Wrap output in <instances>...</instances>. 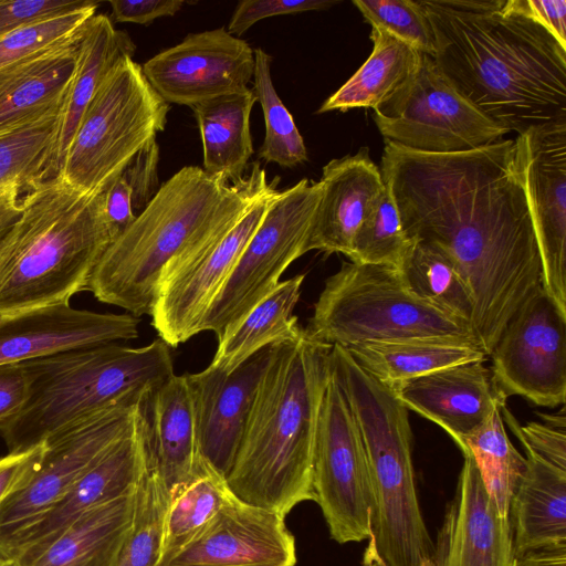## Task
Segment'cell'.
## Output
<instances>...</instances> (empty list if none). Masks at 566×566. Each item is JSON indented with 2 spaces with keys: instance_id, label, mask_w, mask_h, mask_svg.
Wrapping results in <instances>:
<instances>
[{
  "instance_id": "6da1fadb",
  "label": "cell",
  "mask_w": 566,
  "mask_h": 566,
  "mask_svg": "<svg viewBox=\"0 0 566 566\" xmlns=\"http://www.w3.org/2000/svg\"><path fill=\"white\" fill-rule=\"evenodd\" d=\"M380 172L407 237L447 255L463 275L471 327L490 356L510 317L542 286L515 139L443 154L385 140Z\"/></svg>"
},
{
  "instance_id": "7a4b0ae2",
  "label": "cell",
  "mask_w": 566,
  "mask_h": 566,
  "mask_svg": "<svg viewBox=\"0 0 566 566\" xmlns=\"http://www.w3.org/2000/svg\"><path fill=\"white\" fill-rule=\"evenodd\" d=\"M436 64L491 120L515 132L566 122V49L504 0H418Z\"/></svg>"
},
{
  "instance_id": "3957f363",
  "label": "cell",
  "mask_w": 566,
  "mask_h": 566,
  "mask_svg": "<svg viewBox=\"0 0 566 566\" xmlns=\"http://www.w3.org/2000/svg\"><path fill=\"white\" fill-rule=\"evenodd\" d=\"M276 181L258 161L237 182L182 167L109 245L88 291L136 317L150 315L161 282L221 240Z\"/></svg>"
},
{
  "instance_id": "277c9868",
  "label": "cell",
  "mask_w": 566,
  "mask_h": 566,
  "mask_svg": "<svg viewBox=\"0 0 566 566\" xmlns=\"http://www.w3.org/2000/svg\"><path fill=\"white\" fill-rule=\"evenodd\" d=\"M332 347L304 328L294 339L274 344L226 478L241 502L285 517L301 502L315 501L314 442Z\"/></svg>"
},
{
  "instance_id": "5b68a950",
  "label": "cell",
  "mask_w": 566,
  "mask_h": 566,
  "mask_svg": "<svg viewBox=\"0 0 566 566\" xmlns=\"http://www.w3.org/2000/svg\"><path fill=\"white\" fill-rule=\"evenodd\" d=\"M104 196L105 189L85 192L61 176L30 191L0 239V318L67 305L88 290L119 235L106 218Z\"/></svg>"
},
{
  "instance_id": "8992f818",
  "label": "cell",
  "mask_w": 566,
  "mask_h": 566,
  "mask_svg": "<svg viewBox=\"0 0 566 566\" xmlns=\"http://www.w3.org/2000/svg\"><path fill=\"white\" fill-rule=\"evenodd\" d=\"M29 380L22 409L2 427L9 452L43 443L50 436L97 411L138 403L175 375L169 346L116 343L78 347L22 363Z\"/></svg>"
},
{
  "instance_id": "52a82bcc",
  "label": "cell",
  "mask_w": 566,
  "mask_h": 566,
  "mask_svg": "<svg viewBox=\"0 0 566 566\" xmlns=\"http://www.w3.org/2000/svg\"><path fill=\"white\" fill-rule=\"evenodd\" d=\"M333 374L358 424L374 496L371 533L387 566H420L434 544L419 505L406 406L361 369L342 346L331 352Z\"/></svg>"
},
{
  "instance_id": "ba28073f",
  "label": "cell",
  "mask_w": 566,
  "mask_h": 566,
  "mask_svg": "<svg viewBox=\"0 0 566 566\" xmlns=\"http://www.w3.org/2000/svg\"><path fill=\"white\" fill-rule=\"evenodd\" d=\"M304 329L342 347L411 338L476 342L469 324L415 296L396 268L355 262H344L326 280Z\"/></svg>"
},
{
  "instance_id": "9c48e42d",
  "label": "cell",
  "mask_w": 566,
  "mask_h": 566,
  "mask_svg": "<svg viewBox=\"0 0 566 566\" xmlns=\"http://www.w3.org/2000/svg\"><path fill=\"white\" fill-rule=\"evenodd\" d=\"M168 112L142 65L124 57L85 109L57 176L85 192L104 190L165 129Z\"/></svg>"
},
{
  "instance_id": "30bf717a",
  "label": "cell",
  "mask_w": 566,
  "mask_h": 566,
  "mask_svg": "<svg viewBox=\"0 0 566 566\" xmlns=\"http://www.w3.org/2000/svg\"><path fill=\"white\" fill-rule=\"evenodd\" d=\"M321 195V182L307 178L275 192L212 302L202 332H213L218 342L224 338L281 282L287 266L307 253V240Z\"/></svg>"
},
{
  "instance_id": "8fae6325",
  "label": "cell",
  "mask_w": 566,
  "mask_h": 566,
  "mask_svg": "<svg viewBox=\"0 0 566 566\" xmlns=\"http://www.w3.org/2000/svg\"><path fill=\"white\" fill-rule=\"evenodd\" d=\"M139 403V402H138ZM138 403L90 415L50 436L35 473L0 503V558L120 439L134 430Z\"/></svg>"
},
{
  "instance_id": "7c38bea8",
  "label": "cell",
  "mask_w": 566,
  "mask_h": 566,
  "mask_svg": "<svg viewBox=\"0 0 566 566\" xmlns=\"http://www.w3.org/2000/svg\"><path fill=\"white\" fill-rule=\"evenodd\" d=\"M313 491L331 537L339 543L371 535L374 496L358 424L333 370L318 416Z\"/></svg>"
},
{
  "instance_id": "4fadbf2b",
  "label": "cell",
  "mask_w": 566,
  "mask_h": 566,
  "mask_svg": "<svg viewBox=\"0 0 566 566\" xmlns=\"http://www.w3.org/2000/svg\"><path fill=\"white\" fill-rule=\"evenodd\" d=\"M374 120L385 140L437 154L480 148L510 133L469 102L426 54L412 80L374 111Z\"/></svg>"
},
{
  "instance_id": "5bb4252c",
  "label": "cell",
  "mask_w": 566,
  "mask_h": 566,
  "mask_svg": "<svg viewBox=\"0 0 566 566\" xmlns=\"http://www.w3.org/2000/svg\"><path fill=\"white\" fill-rule=\"evenodd\" d=\"M492 381L503 398L554 408L566 400V314L543 286L513 313L491 354Z\"/></svg>"
},
{
  "instance_id": "9a60e30c",
  "label": "cell",
  "mask_w": 566,
  "mask_h": 566,
  "mask_svg": "<svg viewBox=\"0 0 566 566\" xmlns=\"http://www.w3.org/2000/svg\"><path fill=\"white\" fill-rule=\"evenodd\" d=\"M516 157L542 262V286L566 314V122L517 135Z\"/></svg>"
},
{
  "instance_id": "2e32d148",
  "label": "cell",
  "mask_w": 566,
  "mask_h": 566,
  "mask_svg": "<svg viewBox=\"0 0 566 566\" xmlns=\"http://www.w3.org/2000/svg\"><path fill=\"white\" fill-rule=\"evenodd\" d=\"M254 50L226 28L188 34L142 65L165 102L192 107L203 101L248 88Z\"/></svg>"
},
{
  "instance_id": "e0dca14e",
  "label": "cell",
  "mask_w": 566,
  "mask_h": 566,
  "mask_svg": "<svg viewBox=\"0 0 566 566\" xmlns=\"http://www.w3.org/2000/svg\"><path fill=\"white\" fill-rule=\"evenodd\" d=\"M276 188L260 198L216 244L167 276L150 316L159 338L176 347L202 332L203 319L256 230Z\"/></svg>"
},
{
  "instance_id": "ac0fdd59",
  "label": "cell",
  "mask_w": 566,
  "mask_h": 566,
  "mask_svg": "<svg viewBox=\"0 0 566 566\" xmlns=\"http://www.w3.org/2000/svg\"><path fill=\"white\" fill-rule=\"evenodd\" d=\"M274 345L251 356L230 373L210 365L185 374L192 402L197 451L201 463L228 476Z\"/></svg>"
},
{
  "instance_id": "d6986e66",
  "label": "cell",
  "mask_w": 566,
  "mask_h": 566,
  "mask_svg": "<svg viewBox=\"0 0 566 566\" xmlns=\"http://www.w3.org/2000/svg\"><path fill=\"white\" fill-rule=\"evenodd\" d=\"M284 518L230 494L207 527L159 566H295Z\"/></svg>"
},
{
  "instance_id": "ffe728a7",
  "label": "cell",
  "mask_w": 566,
  "mask_h": 566,
  "mask_svg": "<svg viewBox=\"0 0 566 566\" xmlns=\"http://www.w3.org/2000/svg\"><path fill=\"white\" fill-rule=\"evenodd\" d=\"M146 472V451L137 419L134 430L120 439L39 522L18 538L9 559L15 560L19 566H29L81 516L135 493Z\"/></svg>"
},
{
  "instance_id": "44dd1931",
  "label": "cell",
  "mask_w": 566,
  "mask_h": 566,
  "mask_svg": "<svg viewBox=\"0 0 566 566\" xmlns=\"http://www.w3.org/2000/svg\"><path fill=\"white\" fill-rule=\"evenodd\" d=\"M438 531L436 566H515L507 516L500 514L470 454Z\"/></svg>"
},
{
  "instance_id": "7402d4cb",
  "label": "cell",
  "mask_w": 566,
  "mask_h": 566,
  "mask_svg": "<svg viewBox=\"0 0 566 566\" xmlns=\"http://www.w3.org/2000/svg\"><path fill=\"white\" fill-rule=\"evenodd\" d=\"M132 314L97 313L56 305L0 318V365L138 337Z\"/></svg>"
},
{
  "instance_id": "603a6c76",
  "label": "cell",
  "mask_w": 566,
  "mask_h": 566,
  "mask_svg": "<svg viewBox=\"0 0 566 566\" xmlns=\"http://www.w3.org/2000/svg\"><path fill=\"white\" fill-rule=\"evenodd\" d=\"M138 422L147 469L159 476L172 499L207 467L197 451L186 375H174L147 391L138 403Z\"/></svg>"
},
{
  "instance_id": "cb8c5ba5",
  "label": "cell",
  "mask_w": 566,
  "mask_h": 566,
  "mask_svg": "<svg viewBox=\"0 0 566 566\" xmlns=\"http://www.w3.org/2000/svg\"><path fill=\"white\" fill-rule=\"evenodd\" d=\"M322 195L306 250L342 253L350 259L358 230L386 191L368 149L332 159L323 167Z\"/></svg>"
},
{
  "instance_id": "d4e9b609",
  "label": "cell",
  "mask_w": 566,
  "mask_h": 566,
  "mask_svg": "<svg viewBox=\"0 0 566 566\" xmlns=\"http://www.w3.org/2000/svg\"><path fill=\"white\" fill-rule=\"evenodd\" d=\"M482 360L441 368L405 384L396 395L408 410L440 426L458 444L505 406Z\"/></svg>"
},
{
  "instance_id": "484cf974",
  "label": "cell",
  "mask_w": 566,
  "mask_h": 566,
  "mask_svg": "<svg viewBox=\"0 0 566 566\" xmlns=\"http://www.w3.org/2000/svg\"><path fill=\"white\" fill-rule=\"evenodd\" d=\"M80 36L0 70V136L63 104L76 65Z\"/></svg>"
},
{
  "instance_id": "4316f807",
  "label": "cell",
  "mask_w": 566,
  "mask_h": 566,
  "mask_svg": "<svg viewBox=\"0 0 566 566\" xmlns=\"http://www.w3.org/2000/svg\"><path fill=\"white\" fill-rule=\"evenodd\" d=\"M136 45L129 34L115 29L106 14H94L84 25L77 60L60 114L59 130L52 156V176L59 175L69 146L98 87L109 72L126 56L133 57Z\"/></svg>"
},
{
  "instance_id": "83f0119b",
  "label": "cell",
  "mask_w": 566,
  "mask_h": 566,
  "mask_svg": "<svg viewBox=\"0 0 566 566\" xmlns=\"http://www.w3.org/2000/svg\"><path fill=\"white\" fill-rule=\"evenodd\" d=\"M511 499L514 555L566 543V469L531 453Z\"/></svg>"
},
{
  "instance_id": "f1b7e54d",
  "label": "cell",
  "mask_w": 566,
  "mask_h": 566,
  "mask_svg": "<svg viewBox=\"0 0 566 566\" xmlns=\"http://www.w3.org/2000/svg\"><path fill=\"white\" fill-rule=\"evenodd\" d=\"M344 348L361 369L395 392L431 371L488 358L473 339L411 338Z\"/></svg>"
},
{
  "instance_id": "f546056e",
  "label": "cell",
  "mask_w": 566,
  "mask_h": 566,
  "mask_svg": "<svg viewBox=\"0 0 566 566\" xmlns=\"http://www.w3.org/2000/svg\"><path fill=\"white\" fill-rule=\"evenodd\" d=\"M62 105L0 136V239L20 216L30 191L53 177L52 156Z\"/></svg>"
},
{
  "instance_id": "4dcf8cb0",
  "label": "cell",
  "mask_w": 566,
  "mask_h": 566,
  "mask_svg": "<svg viewBox=\"0 0 566 566\" xmlns=\"http://www.w3.org/2000/svg\"><path fill=\"white\" fill-rule=\"evenodd\" d=\"M256 96L251 88L210 98L191 108L203 150V170L211 177L237 182L244 177L253 154L250 116Z\"/></svg>"
},
{
  "instance_id": "1f68e13d",
  "label": "cell",
  "mask_w": 566,
  "mask_h": 566,
  "mask_svg": "<svg viewBox=\"0 0 566 566\" xmlns=\"http://www.w3.org/2000/svg\"><path fill=\"white\" fill-rule=\"evenodd\" d=\"M370 40L373 51L369 57L319 106L317 114L353 108L375 111L416 75L422 53L377 28H371Z\"/></svg>"
},
{
  "instance_id": "d6a6232c",
  "label": "cell",
  "mask_w": 566,
  "mask_h": 566,
  "mask_svg": "<svg viewBox=\"0 0 566 566\" xmlns=\"http://www.w3.org/2000/svg\"><path fill=\"white\" fill-rule=\"evenodd\" d=\"M134 501L135 493L87 512L29 566H116Z\"/></svg>"
},
{
  "instance_id": "836d02e7",
  "label": "cell",
  "mask_w": 566,
  "mask_h": 566,
  "mask_svg": "<svg viewBox=\"0 0 566 566\" xmlns=\"http://www.w3.org/2000/svg\"><path fill=\"white\" fill-rule=\"evenodd\" d=\"M304 277L298 274L281 281L219 340L210 366L230 373L263 348L297 337L303 327L293 312Z\"/></svg>"
},
{
  "instance_id": "e575fe53",
  "label": "cell",
  "mask_w": 566,
  "mask_h": 566,
  "mask_svg": "<svg viewBox=\"0 0 566 566\" xmlns=\"http://www.w3.org/2000/svg\"><path fill=\"white\" fill-rule=\"evenodd\" d=\"M397 270L415 296L471 326L474 312L472 293L447 255L429 244L413 241Z\"/></svg>"
},
{
  "instance_id": "d590c367",
  "label": "cell",
  "mask_w": 566,
  "mask_h": 566,
  "mask_svg": "<svg viewBox=\"0 0 566 566\" xmlns=\"http://www.w3.org/2000/svg\"><path fill=\"white\" fill-rule=\"evenodd\" d=\"M501 409L496 408L482 426L462 438L458 447L473 458L486 492L500 514L507 516L526 460L510 441Z\"/></svg>"
},
{
  "instance_id": "8d00e7d4",
  "label": "cell",
  "mask_w": 566,
  "mask_h": 566,
  "mask_svg": "<svg viewBox=\"0 0 566 566\" xmlns=\"http://www.w3.org/2000/svg\"><path fill=\"white\" fill-rule=\"evenodd\" d=\"M230 494L226 480L208 467L177 493L170 500L166 516L160 563L197 537L213 520Z\"/></svg>"
},
{
  "instance_id": "74e56055",
  "label": "cell",
  "mask_w": 566,
  "mask_h": 566,
  "mask_svg": "<svg viewBox=\"0 0 566 566\" xmlns=\"http://www.w3.org/2000/svg\"><path fill=\"white\" fill-rule=\"evenodd\" d=\"M170 500L159 476L147 469L135 491L132 523L116 566L159 565Z\"/></svg>"
},
{
  "instance_id": "f35d334b",
  "label": "cell",
  "mask_w": 566,
  "mask_h": 566,
  "mask_svg": "<svg viewBox=\"0 0 566 566\" xmlns=\"http://www.w3.org/2000/svg\"><path fill=\"white\" fill-rule=\"evenodd\" d=\"M271 61L272 57L264 50H254L253 92L265 122V137L259 157L266 163L293 168L307 160V150L293 116L274 88Z\"/></svg>"
},
{
  "instance_id": "ab89813d",
  "label": "cell",
  "mask_w": 566,
  "mask_h": 566,
  "mask_svg": "<svg viewBox=\"0 0 566 566\" xmlns=\"http://www.w3.org/2000/svg\"><path fill=\"white\" fill-rule=\"evenodd\" d=\"M413 241L405 233L399 212L386 191L357 232L350 262L398 268Z\"/></svg>"
},
{
  "instance_id": "60d3db41",
  "label": "cell",
  "mask_w": 566,
  "mask_h": 566,
  "mask_svg": "<svg viewBox=\"0 0 566 566\" xmlns=\"http://www.w3.org/2000/svg\"><path fill=\"white\" fill-rule=\"evenodd\" d=\"M98 3L18 28L0 39V70L81 34Z\"/></svg>"
},
{
  "instance_id": "b9f144b4",
  "label": "cell",
  "mask_w": 566,
  "mask_h": 566,
  "mask_svg": "<svg viewBox=\"0 0 566 566\" xmlns=\"http://www.w3.org/2000/svg\"><path fill=\"white\" fill-rule=\"evenodd\" d=\"M371 28L380 29L418 52L434 57L436 40L418 0H354Z\"/></svg>"
},
{
  "instance_id": "7bdbcfd3",
  "label": "cell",
  "mask_w": 566,
  "mask_h": 566,
  "mask_svg": "<svg viewBox=\"0 0 566 566\" xmlns=\"http://www.w3.org/2000/svg\"><path fill=\"white\" fill-rule=\"evenodd\" d=\"M501 415L503 421L521 441L525 453L534 454L558 468L566 469V418L564 407L559 413H541L545 420L544 423L531 421L522 426L506 406L502 407Z\"/></svg>"
},
{
  "instance_id": "ee69618b",
  "label": "cell",
  "mask_w": 566,
  "mask_h": 566,
  "mask_svg": "<svg viewBox=\"0 0 566 566\" xmlns=\"http://www.w3.org/2000/svg\"><path fill=\"white\" fill-rule=\"evenodd\" d=\"M339 3L334 0H242L228 24V32L240 38L258 21L275 15L326 10Z\"/></svg>"
},
{
  "instance_id": "f6af8a7d",
  "label": "cell",
  "mask_w": 566,
  "mask_h": 566,
  "mask_svg": "<svg viewBox=\"0 0 566 566\" xmlns=\"http://www.w3.org/2000/svg\"><path fill=\"white\" fill-rule=\"evenodd\" d=\"M91 0H0V39L25 24L64 14Z\"/></svg>"
},
{
  "instance_id": "bcb514c9",
  "label": "cell",
  "mask_w": 566,
  "mask_h": 566,
  "mask_svg": "<svg viewBox=\"0 0 566 566\" xmlns=\"http://www.w3.org/2000/svg\"><path fill=\"white\" fill-rule=\"evenodd\" d=\"M159 146L156 139L143 147L123 171L130 189L134 212H140L159 189Z\"/></svg>"
},
{
  "instance_id": "7dc6e473",
  "label": "cell",
  "mask_w": 566,
  "mask_h": 566,
  "mask_svg": "<svg viewBox=\"0 0 566 566\" xmlns=\"http://www.w3.org/2000/svg\"><path fill=\"white\" fill-rule=\"evenodd\" d=\"M504 9L528 18L566 49L565 0H504Z\"/></svg>"
},
{
  "instance_id": "c3c4849f",
  "label": "cell",
  "mask_w": 566,
  "mask_h": 566,
  "mask_svg": "<svg viewBox=\"0 0 566 566\" xmlns=\"http://www.w3.org/2000/svg\"><path fill=\"white\" fill-rule=\"evenodd\" d=\"M45 450L44 442L0 458V503L21 488L38 470Z\"/></svg>"
},
{
  "instance_id": "681fc988",
  "label": "cell",
  "mask_w": 566,
  "mask_h": 566,
  "mask_svg": "<svg viewBox=\"0 0 566 566\" xmlns=\"http://www.w3.org/2000/svg\"><path fill=\"white\" fill-rule=\"evenodd\" d=\"M114 22H132L147 25L156 19L175 15L184 6L180 0H111Z\"/></svg>"
},
{
  "instance_id": "f907efd6",
  "label": "cell",
  "mask_w": 566,
  "mask_h": 566,
  "mask_svg": "<svg viewBox=\"0 0 566 566\" xmlns=\"http://www.w3.org/2000/svg\"><path fill=\"white\" fill-rule=\"evenodd\" d=\"M29 380L22 363L0 365V427L24 406Z\"/></svg>"
},
{
  "instance_id": "816d5d0a",
  "label": "cell",
  "mask_w": 566,
  "mask_h": 566,
  "mask_svg": "<svg viewBox=\"0 0 566 566\" xmlns=\"http://www.w3.org/2000/svg\"><path fill=\"white\" fill-rule=\"evenodd\" d=\"M104 209L107 220L119 234L134 221L132 189L123 172L105 188Z\"/></svg>"
},
{
  "instance_id": "f5cc1de1",
  "label": "cell",
  "mask_w": 566,
  "mask_h": 566,
  "mask_svg": "<svg viewBox=\"0 0 566 566\" xmlns=\"http://www.w3.org/2000/svg\"><path fill=\"white\" fill-rule=\"evenodd\" d=\"M515 566H566V543L525 552L515 557Z\"/></svg>"
},
{
  "instance_id": "db71d44e",
  "label": "cell",
  "mask_w": 566,
  "mask_h": 566,
  "mask_svg": "<svg viewBox=\"0 0 566 566\" xmlns=\"http://www.w3.org/2000/svg\"><path fill=\"white\" fill-rule=\"evenodd\" d=\"M363 566H387L377 552L373 533L367 539V546L363 554Z\"/></svg>"
},
{
  "instance_id": "11a10c76",
  "label": "cell",
  "mask_w": 566,
  "mask_h": 566,
  "mask_svg": "<svg viewBox=\"0 0 566 566\" xmlns=\"http://www.w3.org/2000/svg\"><path fill=\"white\" fill-rule=\"evenodd\" d=\"M420 566H436V564L432 558H427L420 564Z\"/></svg>"
},
{
  "instance_id": "9f6ffc18",
  "label": "cell",
  "mask_w": 566,
  "mask_h": 566,
  "mask_svg": "<svg viewBox=\"0 0 566 566\" xmlns=\"http://www.w3.org/2000/svg\"><path fill=\"white\" fill-rule=\"evenodd\" d=\"M6 566H19L15 560L9 559L6 564Z\"/></svg>"
},
{
  "instance_id": "6f0895ef",
  "label": "cell",
  "mask_w": 566,
  "mask_h": 566,
  "mask_svg": "<svg viewBox=\"0 0 566 566\" xmlns=\"http://www.w3.org/2000/svg\"><path fill=\"white\" fill-rule=\"evenodd\" d=\"M8 560H9V559H2V558H0V566H6V564H7V562H8Z\"/></svg>"
}]
</instances>
